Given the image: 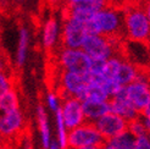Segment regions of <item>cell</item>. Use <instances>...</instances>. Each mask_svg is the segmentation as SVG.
<instances>
[{
  "label": "cell",
  "mask_w": 150,
  "mask_h": 149,
  "mask_svg": "<svg viewBox=\"0 0 150 149\" xmlns=\"http://www.w3.org/2000/svg\"><path fill=\"white\" fill-rule=\"evenodd\" d=\"M127 123L128 122L121 116H118L114 113H108L106 115L98 118L94 122V126L99 131L101 137L105 140H109L118 136L120 133L125 132L127 130Z\"/></svg>",
  "instance_id": "10"
},
{
  "label": "cell",
  "mask_w": 150,
  "mask_h": 149,
  "mask_svg": "<svg viewBox=\"0 0 150 149\" xmlns=\"http://www.w3.org/2000/svg\"><path fill=\"white\" fill-rule=\"evenodd\" d=\"M133 149H150L149 135L137 137L136 140H134V148Z\"/></svg>",
  "instance_id": "26"
},
{
  "label": "cell",
  "mask_w": 150,
  "mask_h": 149,
  "mask_svg": "<svg viewBox=\"0 0 150 149\" xmlns=\"http://www.w3.org/2000/svg\"><path fill=\"white\" fill-rule=\"evenodd\" d=\"M88 34H100L109 38H118L123 33L122 11L112 6H106L96 11L92 18L86 22Z\"/></svg>",
  "instance_id": "1"
},
{
  "label": "cell",
  "mask_w": 150,
  "mask_h": 149,
  "mask_svg": "<svg viewBox=\"0 0 150 149\" xmlns=\"http://www.w3.org/2000/svg\"><path fill=\"white\" fill-rule=\"evenodd\" d=\"M82 109L86 122L94 123L98 118L110 113V105L108 101H95V100H82Z\"/></svg>",
  "instance_id": "14"
},
{
  "label": "cell",
  "mask_w": 150,
  "mask_h": 149,
  "mask_svg": "<svg viewBox=\"0 0 150 149\" xmlns=\"http://www.w3.org/2000/svg\"><path fill=\"white\" fill-rule=\"evenodd\" d=\"M13 88V78L6 70L0 71V98Z\"/></svg>",
  "instance_id": "23"
},
{
  "label": "cell",
  "mask_w": 150,
  "mask_h": 149,
  "mask_svg": "<svg viewBox=\"0 0 150 149\" xmlns=\"http://www.w3.org/2000/svg\"><path fill=\"white\" fill-rule=\"evenodd\" d=\"M48 149H61L60 144L57 143L56 139H50V143L48 145Z\"/></svg>",
  "instance_id": "29"
},
{
  "label": "cell",
  "mask_w": 150,
  "mask_h": 149,
  "mask_svg": "<svg viewBox=\"0 0 150 149\" xmlns=\"http://www.w3.org/2000/svg\"><path fill=\"white\" fill-rule=\"evenodd\" d=\"M60 110H61L64 123L69 131L86 122L83 109H82V101L78 98H73V96L62 98L61 104H60Z\"/></svg>",
  "instance_id": "9"
},
{
  "label": "cell",
  "mask_w": 150,
  "mask_h": 149,
  "mask_svg": "<svg viewBox=\"0 0 150 149\" xmlns=\"http://www.w3.org/2000/svg\"><path fill=\"white\" fill-rule=\"evenodd\" d=\"M88 31L83 22L65 16L60 28V42L64 48L81 49Z\"/></svg>",
  "instance_id": "7"
},
{
  "label": "cell",
  "mask_w": 150,
  "mask_h": 149,
  "mask_svg": "<svg viewBox=\"0 0 150 149\" xmlns=\"http://www.w3.org/2000/svg\"><path fill=\"white\" fill-rule=\"evenodd\" d=\"M103 88L105 89V92H106V94L109 95V98H112V96L116 95L123 87L121 84H118L116 81L105 79V82L103 83Z\"/></svg>",
  "instance_id": "24"
},
{
  "label": "cell",
  "mask_w": 150,
  "mask_h": 149,
  "mask_svg": "<svg viewBox=\"0 0 150 149\" xmlns=\"http://www.w3.org/2000/svg\"><path fill=\"white\" fill-rule=\"evenodd\" d=\"M139 70H140V67L136 62H132L128 60V59L123 57L122 61H121V65H120V67H118V71L116 73L115 81L118 84L125 87L137 78V74H138Z\"/></svg>",
  "instance_id": "15"
},
{
  "label": "cell",
  "mask_w": 150,
  "mask_h": 149,
  "mask_svg": "<svg viewBox=\"0 0 150 149\" xmlns=\"http://www.w3.org/2000/svg\"><path fill=\"white\" fill-rule=\"evenodd\" d=\"M109 105H110V113H114L118 116H121L127 122L139 117V111L127 99L123 88L116 95L109 99Z\"/></svg>",
  "instance_id": "12"
},
{
  "label": "cell",
  "mask_w": 150,
  "mask_h": 149,
  "mask_svg": "<svg viewBox=\"0 0 150 149\" xmlns=\"http://www.w3.org/2000/svg\"><path fill=\"white\" fill-rule=\"evenodd\" d=\"M57 62L61 70L83 76L89 72L92 59L82 49H71L62 47L57 51Z\"/></svg>",
  "instance_id": "6"
},
{
  "label": "cell",
  "mask_w": 150,
  "mask_h": 149,
  "mask_svg": "<svg viewBox=\"0 0 150 149\" xmlns=\"http://www.w3.org/2000/svg\"><path fill=\"white\" fill-rule=\"evenodd\" d=\"M123 33L134 43H146L150 34L149 6H129L122 11Z\"/></svg>",
  "instance_id": "2"
},
{
  "label": "cell",
  "mask_w": 150,
  "mask_h": 149,
  "mask_svg": "<svg viewBox=\"0 0 150 149\" xmlns=\"http://www.w3.org/2000/svg\"><path fill=\"white\" fill-rule=\"evenodd\" d=\"M82 50L92 60H108L118 54V38H109L100 34H87Z\"/></svg>",
  "instance_id": "3"
},
{
  "label": "cell",
  "mask_w": 150,
  "mask_h": 149,
  "mask_svg": "<svg viewBox=\"0 0 150 149\" xmlns=\"http://www.w3.org/2000/svg\"><path fill=\"white\" fill-rule=\"evenodd\" d=\"M20 108V98L18 93L15 88L6 92L1 98H0V113H7Z\"/></svg>",
  "instance_id": "19"
},
{
  "label": "cell",
  "mask_w": 150,
  "mask_h": 149,
  "mask_svg": "<svg viewBox=\"0 0 150 149\" xmlns=\"http://www.w3.org/2000/svg\"><path fill=\"white\" fill-rule=\"evenodd\" d=\"M92 0H65V3L67 6H73V5H82V4H87L91 3Z\"/></svg>",
  "instance_id": "27"
},
{
  "label": "cell",
  "mask_w": 150,
  "mask_h": 149,
  "mask_svg": "<svg viewBox=\"0 0 150 149\" xmlns=\"http://www.w3.org/2000/svg\"><path fill=\"white\" fill-rule=\"evenodd\" d=\"M0 149H12V148H11V145L4 143V144H0Z\"/></svg>",
  "instance_id": "33"
},
{
  "label": "cell",
  "mask_w": 150,
  "mask_h": 149,
  "mask_svg": "<svg viewBox=\"0 0 150 149\" xmlns=\"http://www.w3.org/2000/svg\"><path fill=\"white\" fill-rule=\"evenodd\" d=\"M28 45H29V31L26 27H21L18 32V43L16 49V66L22 67L27 60L28 54Z\"/></svg>",
  "instance_id": "17"
},
{
  "label": "cell",
  "mask_w": 150,
  "mask_h": 149,
  "mask_svg": "<svg viewBox=\"0 0 150 149\" xmlns=\"http://www.w3.org/2000/svg\"><path fill=\"white\" fill-rule=\"evenodd\" d=\"M60 104H61V99H60L59 94H56L55 92H49L47 94V105L51 111H55L60 108Z\"/></svg>",
  "instance_id": "25"
},
{
  "label": "cell",
  "mask_w": 150,
  "mask_h": 149,
  "mask_svg": "<svg viewBox=\"0 0 150 149\" xmlns=\"http://www.w3.org/2000/svg\"><path fill=\"white\" fill-rule=\"evenodd\" d=\"M60 28L61 25L59 23L56 17L50 16L43 25V32H42V42L43 47L47 50L55 49L60 42Z\"/></svg>",
  "instance_id": "13"
},
{
  "label": "cell",
  "mask_w": 150,
  "mask_h": 149,
  "mask_svg": "<svg viewBox=\"0 0 150 149\" xmlns=\"http://www.w3.org/2000/svg\"><path fill=\"white\" fill-rule=\"evenodd\" d=\"M125 94L133 106L139 113L144 108L150 105V91H149V74L145 69L139 70L137 78L129 84L123 87Z\"/></svg>",
  "instance_id": "5"
},
{
  "label": "cell",
  "mask_w": 150,
  "mask_h": 149,
  "mask_svg": "<svg viewBox=\"0 0 150 149\" xmlns=\"http://www.w3.org/2000/svg\"><path fill=\"white\" fill-rule=\"evenodd\" d=\"M78 149H99L98 147H83V148H78Z\"/></svg>",
  "instance_id": "34"
},
{
  "label": "cell",
  "mask_w": 150,
  "mask_h": 149,
  "mask_svg": "<svg viewBox=\"0 0 150 149\" xmlns=\"http://www.w3.org/2000/svg\"><path fill=\"white\" fill-rule=\"evenodd\" d=\"M105 142L94 123L84 122L67 133V149H78L83 147H100Z\"/></svg>",
  "instance_id": "4"
},
{
  "label": "cell",
  "mask_w": 150,
  "mask_h": 149,
  "mask_svg": "<svg viewBox=\"0 0 150 149\" xmlns=\"http://www.w3.org/2000/svg\"><path fill=\"white\" fill-rule=\"evenodd\" d=\"M134 140H136V137L126 130L125 132L120 133L118 136L106 140V142L110 145L114 147L115 149H133L134 148Z\"/></svg>",
  "instance_id": "20"
},
{
  "label": "cell",
  "mask_w": 150,
  "mask_h": 149,
  "mask_svg": "<svg viewBox=\"0 0 150 149\" xmlns=\"http://www.w3.org/2000/svg\"><path fill=\"white\" fill-rule=\"evenodd\" d=\"M22 149H32V142L29 137L23 138V144H22Z\"/></svg>",
  "instance_id": "28"
},
{
  "label": "cell",
  "mask_w": 150,
  "mask_h": 149,
  "mask_svg": "<svg viewBox=\"0 0 150 149\" xmlns=\"http://www.w3.org/2000/svg\"><path fill=\"white\" fill-rule=\"evenodd\" d=\"M87 82L84 76L77 74L73 72L61 70L60 73V99L66 96H73V98L81 99V95L83 93Z\"/></svg>",
  "instance_id": "11"
},
{
  "label": "cell",
  "mask_w": 150,
  "mask_h": 149,
  "mask_svg": "<svg viewBox=\"0 0 150 149\" xmlns=\"http://www.w3.org/2000/svg\"><path fill=\"white\" fill-rule=\"evenodd\" d=\"M37 122H38L42 148L48 149V145L51 139V131H50V126H49L47 109L43 104H38V106H37Z\"/></svg>",
  "instance_id": "16"
},
{
  "label": "cell",
  "mask_w": 150,
  "mask_h": 149,
  "mask_svg": "<svg viewBox=\"0 0 150 149\" xmlns=\"http://www.w3.org/2000/svg\"><path fill=\"white\" fill-rule=\"evenodd\" d=\"M17 1H22V0H17Z\"/></svg>",
  "instance_id": "35"
},
{
  "label": "cell",
  "mask_w": 150,
  "mask_h": 149,
  "mask_svg": "<svg viewBox=\"0 0 150 149\" xmlns=\"http://www.w3.org/2000/svg\"><path fill=\"white\" fill-rule=\"evenodd\" d=\"M127 131L134 137H140V136H145V135H149V128L144 125L143 120H142L140 117H137L134 118V120L129 121L127 123Z\"/></svg>",
  "instance_id": "22"
},
{
  "label": "cell",
  "mask_w": 150,
  "mask_h": 149,
  "mask_svg": "<svg viewBox=\"0 0 150 149\" xmlns=\"http://www.w3.org/2000/svg\"><path fill=\"white\" fill-rule=\"evenodd\" d=\"M47 1H48L50 5H57V4H60V1H61V0H47Z\"/></svg>",
  "instance_id": "32"
},
{
  "label": "cell",
  "mask_w": 150,
  "mask_h": 149,
  "mask_svg": "<svg viewBox=\"0 0 150 149\" xmlns=\"http://www.w3.org/2000/svg\"><path fill=\"white\" fill-rule=\"evenodd\" d=\"M6 67H7V64H6V61H5V59L0 55V71H4V70H6Z\"/></svg>",
  "instance_id": "30"
},
{
  "label": "cell",
  "mask_w": 150,
  "mask_h": 149,
  "mask_svg": "<svg viewBox=\"0 0 150 149\" xmlns=\"http://www.w3.org/2000/svg\"><path fill=\"white\" fill-rule=\"evenodd\" d=\"M99 149H115V148L112 147V145H110V144L106 142V140H105V142L99 147Z\"/></svg>",
  "instance_id": "31"
},
{
  "label": "cell",
  "mask_w": 150,
  "mask_h": 149,
  "mask_svg": "<svg viewBox=\"0 0 150 149\" xmlns=\"http://www.w3.org/2000/svg\"><path fill=\"white\" fill-rule=\"evenodd\" d=\"M26 126L25 114L20 108L7 113H0V139H12L21 136Z\"/></svg>",
  "instance_id": "8"
},
{
  "label": "cell",
  "mask_w": 150,
  "mask_h": 149,
  "mask_svg": "<svg viewBox=\"0 0 150 149\" xmlns=\"http://www.w3.org/2000/svg\"><path fill=\"white\" fill-rule=\"evenodd\" d=\"M110 98L105 92L103 86L99 84H87L81 95L82 100H95V101H108Z\"/></svg>",
  "instance_id": "18"
},
{
  "label": "cell",
  "mask_w": 150,
  "mask_h": 149,
  "mask_svg": "<svg viewBox=\"0 0 150 149\" xmlns=\"http://www.w3.org/2000/svg\"><path fill=\"white\" fill-rule=\"evenodd\" d=\"M55 121H56V140L60 144V147H61V149H67V133H69V130L66 128L64 123L60 108L55 111Z\"/></svg>",
  "instance_id": "21"
}]
</instances>
